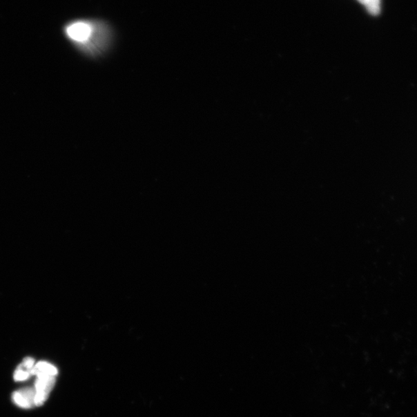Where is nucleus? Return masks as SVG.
<instances>
[{"mask_svg":"<svg viewBox=\"0 0 417 417\" xmlns=\"http://www.w3.org/2000/svg\"><path fill=\"white\" fill-rule=\"evenodd\" d=\"M62 35L78 53L88 59H99L113 47L114 31L99 19L75 18L65 22Z\"/></svg>","mask_w":417,"mask_h":417,"instance_id":"f257e3e1","label":"nucleus"},{"mask_svg":"<svg viewBox=\"0 0 417 417\" xmlns=\"http://www.w3.org/2000/svg\"><path fill=\"white\" fill-rule=\"evenodd\" d=\"M35 388H26L14 393L12 399H14L17 406L25 409H30L35 406Z\"/></svg>","mask_w":417,"mask_h":417,"instance_id":"f03ea898","label":"nucleus"},{"mask_svg":"<svg viewBox=\"0 0 417 417\" xmlns=\"http://www.w3.org/2000/svg\"><path fill=\"white\" fill-rule=\"evenodd\" d=\"M31 376H36L37 378L56 376L58 374L57 368L48 362H39L35 364L34 368L30 371Z\"/></svg>","mask_w":417,"mask_h":417,"instance_id":"7ed1b4c3","label":"nucleus"},{"mask_svg":"<svg viewBox=\"0 0 417 417\" xmlns=\"http://www.w3.org/2000/svg\"><path fill=\"white\" fill-rule=\"evenodd\" d=\"M56 376H47L37 378L35 382V389L37 392H42L50 394L51 390L53 389L55 385Z\"/></svg>","mask_w":417,"mask_h":417,"instance_id":"20e7f679","label":"nucleus"},{"mask_svg":"<svg viewBox=\"0 0 417 417\" xmlns=\"http://www.w3.org/2000/svg\"><path fill=\"white\" fill-rule=\"evenodd\" d=\"M360 1L367 6L370 14L376 15L380 10V0H360Z\"/></svg>","mask_w":417,"mask_h":417,"instance_id":"39448f33","label":"nucleus"},{"mask_svg":"<svg viewBox=\"0 0 417 417\" xmlns=\"http://www.w3.org/2000/svg\"><path fill=\"white\" fill-rule=\"evenodd\" d=\"M31 376L28 371H26L21 369H17L14 373V380L16 381H23L29 379Z\"/></svg>","mask_w":417,"mask_h":417,"instance_id":"423d86ee","label":"nucleus"},{"mask_svg":"<svg viewBox=\"0 0 417 417\" xmlns=\"http://www.w3.org/2000/svg\"><path fill=\"white\" fill-rule=\"evenodd\" d=\"M35 366V360H32V358H26L25 360H23V363L21 365V366H19L18 367V369H21L26 371H28V372L30 373V371L34 368Z\"/></svg>","mask_w":417,"mask_h":417,"instance_id":"0eeeda50","label":"nucleus"}]
</instances>
